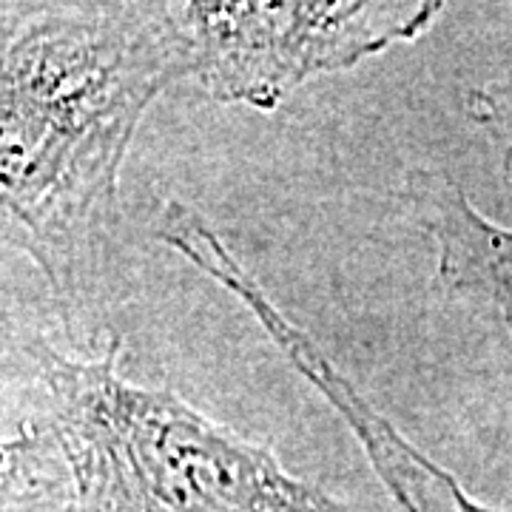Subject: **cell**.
<instances>
[{
	"label": "cell",
	"mask_w": 512,
	"mask_h": 512,
	"mask_svg": "<svg viewBox=\"0 0 512 512\" xmlns=\"http://www.w3.org/2000/svg\"><path fill=\"white\" fill-rule=\"evenodd\" d=\"M123 339L66 356L26 336L18 362L72 473L74 512H350L282 464L268 441L208 419L171 387L123 376Z\"/></svg>",
	"instance_id": "cell-2"
},
{
	"label": "cell",
	"mask_w": 512,
	"mask_h": 512,
	"mask_svg": "<svg viewBox=\"0 0 512 512\" xmlns=\"http://www.w3.org/2000/svg\"><path fill=\"white\" fill-rule=\"evenodd\" d=\"M464 111L493 143L504 191L501 202L507 214H512V69L490 83L476 86L464 100Z\"/></svg>",
	"instance_id": "cell-7"
},
{
	"label": "cell",
	"mask_w": 512,
	"mask_h": 512,
	"mask_svg": "<svg viewBox=\"0 0 512 512\" xmlns=\"http://www.w3.org/2000/svg\"><path fill=\"white\" fill-rule=\"evenodd\" d=\"M404 200L436 251L441 291L495 316L512 342V225L484 217L441 168H413Z\"/></svg>",
	"instance_id": "cell-5"
},
{
	"label": "cell",
	"mask_w": 512,
	"mask_h": 512,
	"mask_svg": "<svg viewBox=\"0 0 512 512\" xmlns=\"http://www.w3.org/2000/svg\"><path fill=\"white\" fill-rule=\"evenodd\" d=\"M208 276L254 316L256 325L285 356V362L348 424L353 439L365 453L367 464L373 467L384 490L393 495V501L404 512H507L478 504L476 498L464 493V487L444 467L424 456L419 447L350 382L348 373L330 359L328 350L276 305L271 293L265 291V285L251 274V268L239 256H217Z\"/></svg>",
	"instance_id": "cell-4"
},
{
	"label": "cell",
	"mask_w": 512,
	"mask_h": 512,
	"mask_svg": "<svg viewBox=\"0 0 512 512\" xmlns=\"http://www.w3.org/2000/svg\"><path fill=\"white\" fill-rule=\"evenodd\" d=\"M444 12L427 0H177L191 77L225 106L276 111L322 74L416 43Z\"/></svg>",
	"instance_id": "cell-3"
},
{
	"label": "cell",
	"mask_w": 512,
	"mask_h": 512,
	"mask_svg": "<svg viewBox=\"0 0 512 512\" xmlns=\"http://www.w3.org/2000/svg\"><path fill=\"white\" fill-rule=\"evenodd\" d=\"M0 512H74L66 458L37 424L0 439Z\"/></svg>",
	"instance_id": "cell-6"
},
{
	"label": "cell",
	"mask_w": 512,
	"mask_h": 512,
	"mask_svg": "<svg viewBox=\"0 0 512 512\" xmlns=\"http://www.w3.org/2000/svg\"><path fill=\"white\" fill-rule=\"evenodd\" d=\"M185 77L177 3L0 0V242L60 305L106 271L131 143Z\"/></svg>",
	"instance_id": "cell-1"
}]
</instances>
